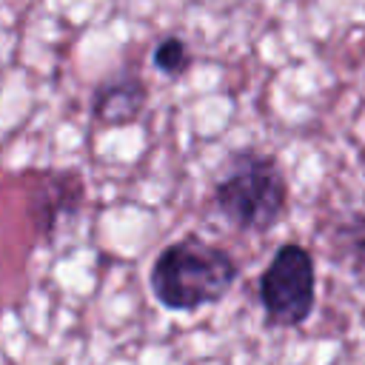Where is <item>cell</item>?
Returning <instances> with one entry per match:
<instances>
[{
    "instance_id": "6da1fadb",
    "label": "cell",
    "mask_w": 365,
    "mask_h": 365,
    "mask_svg": "<svg viewBox=\"0 0 365 365\" xmlns=\"http://www.w3.org/2000/svg\"><path fill=\"white\" fill-rule=\"evenodd\" d=\"M240 277L237 259L200 237L165 245L151 265V291L168 311H197L220 302Z\"/></svg>"
},
{
    "instance_id": "7a4b0ae2",
    "label": "cell",
    "mask_w": 365,
    "mask_h": 365,
    "mask_svg": "<svg viewBox=\"0 0 365 365\" xmlns=\"http://www.w3.org/2000/svg\"><path fill=\"white\" fill-rule=\"evenodd\" d=\"M214 205L240 231L274 228L288 205V182L277 157L254 148L231 151L214 182Z\"/></svg>"
},
{
    "instance_id": "3957f363",
    "label": "cell",
    "mask_w": 365,
    "mask_h": 365,
    "mask_svg": "<svg viewBox=\"0 0 365 365\" xmlns=\"http://www.w3.org/2000/svg\"><path fill=\"white\" fill-rule=\"evenodd\" d=\"M259 302L265 322L274 328H299L308 322L317 305V265L302 245L285 242L274 251L259 277Z\"/></svg>"
},
{
    "instance_id": "277c9868",
    "label": "cell",
    "mask_w": 365,
    "mask_h": 365,
    "mask_svg": "<svg viewBox=\"0 0 365 365\" xmlns=\"http://www.w3.org/2000/svg\"><path fill=\"white\" fill-rule=\"evenodd\" d=\"M86 202V185L77 171H46L29 197V217L40 240H51L66 217H74Z\"/></svg>"
},
{
    "instance_id": "5b68a950",
    "label": "cell",
    "mask_w": 365,
    "mask_h": 365,
    "mask_svg": "<svg viewBox=\"0 0 365 365\" xmlns=\"http://www.w3.org/2000/svg\"><path fill=\"white\" fill-rule=\"evenodd\" d=\"M148 103V86L140 71L123 68L97 83L91 91V117L100 125H131L143 117Z\"/></svg>"
},
{
    "instance_id": "8992f818",
    "label": "cell",
    "mask_w": 365,
    "mask_h": 365,
    "mask_svg": "<svg viewBox=\"0 0 365 365\" xmlns=\"http://www.w3.org/2000/svg\"><path fill=\"white\" fill-rule=\"evenodd\" d=\"M328 245L334 262L354 279L365 282V214H348L336 220L328 234Z\"/></svg>"
},
{
    "instance_id": "52a82bcc",
    "label": "cell",
    "mask_w": 365,
    "mask_h": 365,
    "mask_svg": "<svg viewBox=\"0 0 365 365\" xmlns=\"http://www.w3.org/2000/svg\"><path fill=\"white\" fill-rule=\"evenodd\" d=\"M151 63L165 77H182L191 68L194 54L182 37H163L151 51Z\"/></svg>"
}]
</instances>
